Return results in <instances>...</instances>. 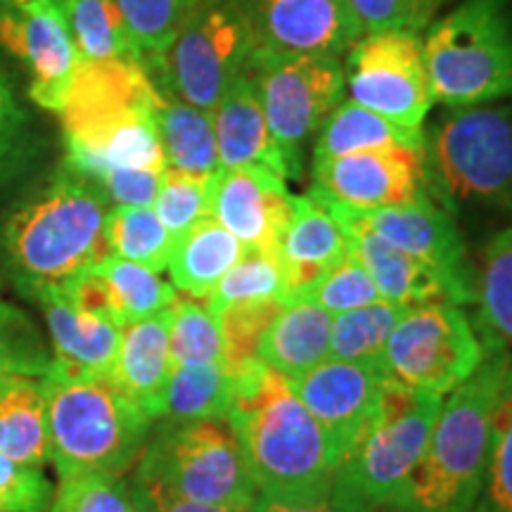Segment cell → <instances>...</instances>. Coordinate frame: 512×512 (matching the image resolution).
<instances>
[{"mask_svg":"<svg viewBox=\"0 0 512 512\" xmlns=\"http://www.w3.org/2000/svg\"><path fill=\"white\" fill-rule=\"evenodd\" d=\"M349 100L406 128H422L434 105L422 41L384 31L358 38L347 53Z\"/></svg>","mask_w":512,"mask_h":512,"instance_id":"cell-13","label":"cell"},{"mask_svg":"<svg viewBox=\"0 0 512 512\" xmlns=\"http://www.w3.org/2000/svg\"><path fill=\"white\" fill-rule=\"evenodd\" d=\"M482 358V335L463 309L432 302L403 313L382 361L392 380L444 399L475 373Z\"/></svg>","mask_w":512,"mask_h":512,"instance_id":"cell-12","label":"cell"},{"mask_svg":"<svg viewBox=\"0 0 512 512\" xmlns=\"http://www.w3.org/2000/svg\"><path fill=\"white\" fill-rule=\"evenodd\" d=\"M268 128L285 159L287 178L304 176L306 143L316 138L347 93L342 57L261 48L247 69Z\"/></svg>","mask_w":512,"mask_h":512,"instance_id":"cell-11","label":"cell"},{"mask_svg":"<svg viewBox=\"0 0 512 512\" xmlns=\"http://www.w3.org/2000/svg\"><path fill=\"white\" fill-rule=\"evenodd\" d=\"M46 512H138L124 477L79 475L62 479Z\"/></svg>","mask_w":512,"mask_h":512,"instance_id":"cell-44","label":"cell"},{"mask_svg":"<svg viewBox=\"0 0 512 512\" xmlns=\"http://www.w3.org/2000/svg\"><path fill=\"white\" fill-rule=\"evenodd\" d=\"M482 342V363L444 396L425 453L389 512H475L489 465L498 394L512 358L503 342L486 337Z\"/></svg>","mask_w":512,"mask_h":512,"instance_id":"cell-4","label":"cell"},{"mask_svg":"<svg viewBox=\"0 0 512 512\" xmlns=\"http://www.w3.org/2000/svg\"><path fill=\"white\" fill-rule=\"evenodd\" d=\"M446 0H349L363 36L401 31L420 36Z\"/></svg>","mask_w":512,"mask_h":512,"instance_id":"cell-45","label":"cell"},{"mask_svg":"<svg viewBox=\"0 0 512 512\" xmlns=\"http://www.w3.org/2000/svg\"><path fill=\"white\" fill-rule=\"evenodd\" d=\"M133 479L188 501L252 512L259 489L228 418L159 422L140 453Z\"/></svg>","mask_w":512,"mask_h":512,"instance_id":"cell-9","label":"cell"},{"mask_svg":"<svg viewBox=\"0 0 512 512\" xmlns=\"http://www.w3.org/2000/svg\"><path fill=\"white\" fill-rule=\"evenodd\" d=\"M159 102L140 60H81L60 112L64 164L93 183L112 171H164Z\"/></svg>","mask_w":512,"mask_h":512,"instance_id":"cell-1","label":"cell"},{"mask_svg":"<svg viewBox=\"0 0 512 512\" xmlns=\"http://www.w3.org/2000/svg\"><path fill=\"white\" fill-rule=\"evenodd\" d=\"M292 202L285 178L256 166L219 169L209 178L207 214L247 249L278 256Z\"/></svg>","mask_w":512,"mask_h":512,"instance_id":"cell-18","label":"cell"},{"mask_svg":"<svg viewBox=\"0 0 512 512\" xmlns=\"http://www.w3.org/2000/svg\"><path fill=\"white\" fill-rule=\"evenodd\" d=\"M230 377L226 418L259 496L309 498L328 491L335 479L328 439L290 380L256 356Z\"/></svg>","mask_w":512,"mask_h":512,"instance_id":"cell-3","label":"cell"},{"mask_svg":"<svg viewBox=\"0 0 512 512\" xmlns=\"http://www.w3.org/2000/svg\"><path fill=\"white\" fill-rule=\"evenodd\" d=\"M112 204L91 178L67 164L10 207L0 245L12 283L34 299L110 256L105 223Z\"/></svg>","mask_w":512,"mask_h":512,"instance_id":"cell-2","label":"cell"},{"mask_svg":"<svg viewBox=\"0 0 512 512\" xmlns=\"http://www.w3.org/2000/svg\"><path fill=\"white\" fill-rule=\"evenodd\" d=\"M280 299H261V302H245L223 309L219 316L223 335V361L228 375H233L249 358L256 356L261 339L271 328L273 320L283 311Z\"/></svg>","mask_w":512,"mask_h":512,"instance_id":"cell-41","label":"cell"},{"mask_svg":"<svg viewBox=\"0 0 512 512\" xmlns=\"http://www.w3.org/2000/svg\"><path fill=\"white\" fill-rule=\"evenodd\" d=\"M110 292L112 316L119 325L155 316L176 302V287L150 268L110 254L95 266Z\"/></svg>","mask_w":512,"mask_h":512,"instance_id":"cell-32","label":"cell"},{"mask_svg":"<svg viewBox=\"0 0 512 512\" xmlns=\"http://www.w3.org/2000/svg\"><path fill=\"white\" fill-rule=\"evenodd\" d=\"M48 406L50 463L62 479L124 477L138 463L155 420L110 375L53 366L41 377Z\"/></svg>","mask_w":512,"mask_h":512,"instance_id":"cell-5","label":"cell"},{"mask_svg":"<svg viewBox=\"0 0 512 512\" xmlns=\"http://www.w3.org/2000/svg\"><path fill=\"white\" fill-rule=\"evenodd\" d=\"M349 240L323 204L311 195H294L292 216L278 247L285 304L304 297L313 285L349 254Z\"/></svg>","mask_w":512,"mask_h":512,"instance_id":"cell-22","label":"cell"},{"mask_svg":"<svg viewBox=\"0 0 512 512\" xmlns=\"http://www.w3.org/2000/svg\"><path fill=\"white\" fill-rule=\"evenodd\" d=\"M261 299H280L285 304V283L280 261L275 254L245 249L238 264L219 280L214 292L204 299L207 309L219 316L223 309Z\"/></svg>","mask_w":512,"mask_h":512,"instance_id":"cell-37","label":"cell"},{"mask_svg":"<svg viewBox=\"0 0 512 512\" xmlns=\"http://www.w3.org/2000/svg\"><path fill=\"white\" fill-rule=\"evenodd\" d=\"M477 508L482 512H512V358L498 394L489 465Z\"/></svg>","mask_w":512,"mask_h":512,"instance_id":"cell-40","label":"cell"},{"mask_svg":"<svg viewBox=\"0 0 512 512\" xmlns=\"http://www.w3.org/2000/svg\"><path fill=\"white\" fill-rule=\"evenodd\" d=\"M169 309L121 325L117 358L110 373L121 392L155 422L162 413L164 389L174 368L169 349Z\"/></svg>","mask_w":512,"mask_h":512,"instance_id":"cell-24","label":"cell"},{"mask_svg":"<svg viewBox=\"0 0 512 512\" xmlns=\"http://www.w3.org/2000/svg\"><path fill=\"white\" fill-rule=\"evenodd\" d=\"M387 377L384 363H349L328 358L309 373L290 380L299 401L328 439L335 470L366 427Z\"/></svg>","mask_w":512,"mask_h":512,"instance_id":"cell-17","label":"cell"},{"mask_svg":"<svg viewBox=\"0 0 512 512\" xmlns=\"http://www.w3.org/2000/svg\"><path fill=\"white\" fill-rule=\"evenodd\" d=\"M425 128H406L366 110L354 100H342L330 114L313 145V162L351 155V152L413 147L422 150Z\"/></svg>","mask_w":512,"mask_h":512,"instance_id":"cell-28","label":"cell"},{"mask_svg":"<svg viewBox=\"0 0 512 512\" xmlns=\"http://www.w3.org/2000/svg\"><path fill=\"white\" fill-rule=\"evenodd\" d=\"M261 48L259 0H204L162 55L140 62L159 93L214 112Z\"/></svg>","mask_w":512,"mask_h":512,"instance_id":"cell-7","label":"cell"},{"mask_svg":"<svg viewBox=\"0 0 512 512\" xmlns=\"http://www.w3.org/2000/svg\"><path fill=\"white\" fill-rule=\"evenodd\" d=\"M157 128L169 169L202 178L214 176L221 169L211 112L183 102L176 95H162L157 107Z\"/></svg>","mask_w":512,"mask_h":512,"instance_id":"cell-29","label":"cell"},{"mask_svg":"<svg viewBox=\"0 0 512 512\" xmlns=\"http://www.w3.org/2000/svg\"><path fill=\"white\" fill-rule=\"evenodd\" d=\"M309 195L323 204H339L354 211L401 207L425 200L422 150L351 152L311 164Z\"/></svg>","mask_w":512,"mask_h":512,"instance_id":"cell-15","label":"cell"},{"mask_svg":"<svg viewBox=\"0 0 512 512\" xmlns=\"http://www.w3.org/2000/svg\"><path fill=\"white\" fill-rule=\"evenodd\" d=\"M252 512H380L332 479L328 491L309 498L259 496Z\"/></svg>","mask_w":512,"mask_h":512,"instance_id":"cell-47","label":"cell"},{"mask_svg":"<svg viewBox=\"0 0 512 512\" xmlns=\"http://www.w3.org/2000/svg\"><path fill=\"white\" fill-rule=\"evenodd\" d=\"M114 256L162 273L169 266L174 238L152 207H112L105 223Z\"/></svg>","mask_w":512,"mask_h":512,"instance_id":"cell-35","label":"cell"},{"mask_svg":"<svg viewBox=\"0 0 512 512\" xmlns=\"http://www.w3.org/2000/svg\"><path fill=\"white\" fill-rule=\"evenodd\" d=\"M211 117H214L221 169L256 166V169H266L290 181L285 159L275 145L271 128H268L252 74L245 72L223 93Z\"/></svg>","mask_w":512,"mask_h":512,"instance_id":"cell-23","label":"cell"},{"mask_svg":"<svg viewBox=\"0 0 512 512\" xmlns=\"http://www.w3.org/2000/svg\"><path fill=\"white\" fill-rule=\"evenodd\" d=\"M34 302L46 318L53 366L69 373H112L121 339L119 323L76 306L60 285L34 294Z\"/></svg>","mask_w":512,"mask_h":512,"instance_id":"cell-20","label":"cell"},{"mask_svg":"<svg viewBox=\"0 0 512 512\" xmlns=\"http://www.w3.org/2000/svg\"><path fill=\"white\" fill-rule=\"evenodd\" d=\"M323 207L342 226L351 252L366 266L384 302L406 306V309L420 304L448 302L444 287L430 268L422 266L418 259H413L403 249L394 247L392 242L380 238L351 209L339 207V204H323Z\"/></svg>","mask_w":512,"mask_h":512,"instance_id":"cell-21","label":"cell"},{"mask_svg":"<svg viewBox=\"0 0 512 512\" xmlns=\"http://www.w3.org/2000/svg\"><path fill=\"white\" fill-rule=\"evenodd\" d=\"M354 214L380 238L430 268L444 287L448 302L456 306L475 302L477 278L463 235L456 219L439 209L430 197L401 207L354 211Z\"/></svg>","mask_w":512,"mask_h":512,"instance_id":"cell-16","label":"cell"},{"mask_svg":"<svg viewBox=\"0 0 512 512\" xmlns=\"http://www.w3.org/2000/svg\"><path fill=\"white\" fill-rule=\"evenodd\" d=\"M169 311V349L174 366H211L223 361L221 325L207 304L178 294Z\"/></svg>","mask_w":512,"mask_h":512,"instance_id":"cell-36","label":"cell"},{"mask_svg":"<svg viewBox=\"0 0 512 512\" xmlns=\"http://www.w3.org/2000/svg\"><path fill=\"white\" fill-rule=\"evenodd\" d=\"M477 332L512 347V226L503 228L484 249L477 275Z\"/></svg>","mask_w":512,"mask_h":512,"instance_id":"cell-33","label":"cell"},{"mask_svg":"<svg viewBox=\"0 0 512 512\" xmlns=\"http://www.w3.org/2000/svg\"><path fill=\"white\" fill-rule=\"evenodd\" d=\"M406 311V306L382 299L363 309L332 316L330 358L349 363H384L389 337Z\"/></svg>","mask_w":512,"mask_h":512,"instance_id":"cell-34","label":"cell"},{"mask_svg":"<svg viewBox=\"0 0 512 512\" xmlns=\"http://www.w3.org/2000/svg\"><path fill=\"white\" fill-rule=\"evenodd\" d=\"M53 368V351L27 311L0 302V377H43Z\"/></svg>","mask_w":512,"mask_h":512,"instance_id":"cell-39","label":"cell"},{"mask_svg":"<svg viewBox=\"0 0 512 512\" xmlns=\"http://www.w3.org/2000/svg\"><path fill=\"white\" fill-rule=\"evenodd\" d=\"M441 403V396L387 377L366 427L337 465L335 482L375 510H392L425 453Z\"/></svg>","mask_w":512,"mask_h":512,"instance_id":"cell-10","label":"cell"},{"mask_svg":"<svg viewBox=\"0 0 512 512\" xmlns=\"http://www.w3.org/2000/svg\"><path fill=\"white\" fill-rule=\"evenodd\" d=\"M332 316L311 299H290L261 339L256 358L287 380L330 358Z\"/></svg>","mask_w":512,"mask_h":512,"instance_id":"cell-25","label":"cell"},{"mask_svg":"<svg viewBox=\"0 0 512 512\" xmlns=\"http://www.w3.org/2000/svg\"><path fill=\"white\" fill-rule=\"evenodd\" d=\"M425 192L453 219L512 214V105L453 107L422 140Z\"/></svg>","mask_w":512,"mask_h":512,"instance_id":"cell-6","label":"cell"},{"mask_svg":"<svg viewBox=\"0 0 512 512\" xmlns=\"http://www.w3.org/2000/svg\"><path fill=\"white\" fill-rule=\"evenodd\" d=\"M0 290H3V268H0Z\"/></svg>","mask_w":512,"mask_h":512,"instance_id":"cell-50","label":"cell"},{"mask_svg":"<svg viewBox=\"0 0 512 512\" xmlns=\"http://www.w3.org/2000/svg\"><path fill=\"white\" fill-rule=\"evenodd\" d=\"M261 41L280 53L342 57L363 38L349 0H259Z\"/></svg>","mask_w":512,"mask_h":512,"instance_id":"cell-19","label":"cell"},{"mask_svg":"<svg viewBox=\"0 0 512 512\" xmlns=\"http://www.w3.org/2000/svg\"><path fill=\"white\" fill-rule=\"evenodd\" d=\"M245 245L219 221L204 216L174 240L169 266L171 285L192 299H207L219 280L238 264Z\"/></svg>","mask_w":512,"mask_h":512,"instance_id":"cell-26","label":"cell"},{"mask_svg":"<svg viewBox=\"0 0 512 512\" xmlns=\"http://www.w3.org/2000/svg\"><path fill=\"white\" fill-rule=\"evenodd\" d=\"M0 46L29 69V95L60 114L74 86L81 57L55 0H0Z\"/></svg>","mask_w":512,"mask_h":512,"instance_id":"cell-14","label":"cell"},{"mask_svg":"<svg viewBox=\"0 0 512 512\" xmlns=\"http://www.w3.org/2000/svg\"><path fill=\"white\" fill-rule=\"evenodd\" d=\"M233 377L221 363L211 366H174L164 389L157 422H195L226 418Z\"/></svg>","mask_w":512,"mask_h":512,"instance_id":"cell-30","label":"cell"},{"mask_svg":"<svg viewBox=\"0 0 512 512\" xmlns=\"http://www.w3.org/2000/svg\"><path fill=\"white\" fill-rule=\"evenodd\" d=\"M209 178L183 174V171L169 169V166L164 169L152 209L157 211L159 221L164 223V228L169 230L174 240L181 238L185 230L195 226L204 216H209Z\"/></svg>","mask_w":512,"mask_h":512,"instance_id":"cell-43","label":"cell"},{"mask_svg":"<svg viewBox=\"0 0 512 512\" xmlns=\"http://www.w3.org/2000/svg\"><path fill=\"white\" fill-rule=\"evenodd\" d=\"M475 512H482V510H479V508H475Z\"/></svg>","mask_w":512,"mask_h":512,"instance_id":"cell-51","label":"cell"},{"mask_svg":"<svg viewBox=\"0 0 512 512\" xmlns=\"http://www.w3.org/2000/svg\"><path fill=\"white\" fill-rule=\"evenodd\" d=\"M24 131V114L19 110L15 95H12L8 81L0 74V171L10 164L17 155L19 138Z\"/></svg>","mask_w":512,"mask_h":512,"instance_id":"cell-49","label":"cell"},{"mask_svg":"<svg viewBox=\"0 0 512 512\" xmlns=\"http://www.w3.org/2000/svg\"><path fill=\"white\" fill-rule=\"evenodd\" d=\"M304 297L311 299L313 304H318L323 311H328L330 316L382 302L380 292H377L366 266L358 261V256L351 249Z\"/></svg>","mask_w":512,"mask_h":512,"instance_id":"cell-42","label":"cell"},{"mask_svg":"<svg viewBox=\"0 0 512 512\" xmlns=\"http://www.w3.org/2000/svg\"><path fill=\"white\" fill-rule=\"evenodd\" d=\"M0 453L17 463H50L48 406L41 377H0Z\"/></svg>","mask_w":512,"mask_h":512,"instance_id":"cell-27","label":"cell"},{"mask_svg":"<svg viewBox=\"0 0 512 512\" xmlns=\"http://www.w3.org/2000/svg\"><path fill=\"white\" fill-rule=\"evenodd\" d=\"M204 0H117L140 57L162 55Z\"/></svg>","mask_w":512,"mask_h":512,"instance_id":"cell-38","label":"cell"},{"mask_svg":"<svg viewBox=\"0 0 512 512\" xmlns=\"http://www.w3.org/2000/svg\"><path fill=\"white\" fill-rule=\"evenodd\" d=\"M55 3H57V5H60V0H55Z\"/></svg>","mask_w":512,"mask_h":512,"instance_id":"cell-52","label":"cell"},{"mask_svg":"<svg viewBox=\"0 0 512 512\" xmlns=\"http://www.w3.org/2000/svg\"><path fill=\"white\" fill-rule=\"evenodd\" d=\"M128 486H131L138 512H240L233 508H223V505L188 501V498L169 494V491L159 489L155 484L140 482V479H131Z\"/></svg>","mask_w":512,"mask_h":512,"instance_id":"cell-48","label":"cell"},{"mask_svg":"<svg viewBox=\"0 0 512 512\" xmlns=\"http://www.w3.org/2000/svg\"><path fill=\"white\" fill-rule=\"evenodd\" d=\"M53 494V482L41 467L17 463L0 453V512H46Z\"/></svg>","mask_w":512,"mask_h":512,"instance_id":"cell-46","label":"cell"},{"mask_svg":"<svg viewBox=\"0 0 512 512\" xmlns=\"http://www.w3.org/2000/svg\"><path fill=\"white\" fill-rule=\"evenodd\" d=\"M422 55L448 110L512 98V0H463L427 27Z\"/></svg>","mask_w":512,"mask_h":512,"instance_id":"cell-8","label":"cell"},{"mask_svg":"<svg viewBox=\"0 0 512 512\" xmlns=\"http://www.w3.org/2000/svg\"><path fill=\"white\" fill-rule=\"evenodd\" d=\"M60 8L81 60H140L117 0H60Z\"/></svg>","mask_w":512,"mask_h":512,"instance_id":"cell-31","label":"cell"}]
</instances>
